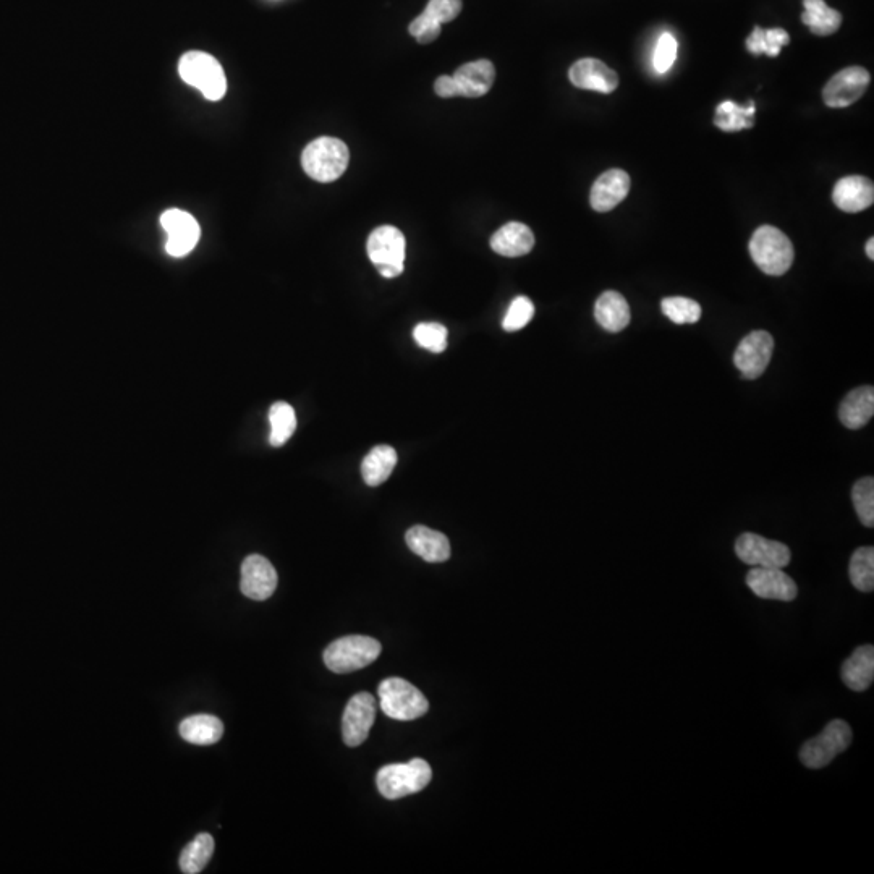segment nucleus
I'll use <instances>...</instances> for the list:
<instances>
[{
  "instance_id": "58836bf2",
  "label": "nucleus",
  "mask_w": 874,
  "mask_h": 874,
  "mask_svg": "<svg viewBox=\"0 0 874 874\" xmlns=\"http://www.w3.org/2000/svg\"><path fill=\"white\" fill-rule=\"evenodd\" d=\"M408 31H410V34H412L413 38H415L418 43L429 44L439 38V34H441V25L434 22L433 18H429L425 13H421L420 17H416L415 20L410 23Z\"/></svg>"
},
{
  "instance_id": "39448f33",
  "label": "nucleus",
  "mask_w": 874,
  "mask_h": 874,
  "mask_svg": "<svg viewBox=\"0 0 874 874\" xmlns=\"http://www.w3.org/2000/svg\"><path fill=\"white\" fill-rule=\"evenodd\" d=\"M179 73L208 101H221L227 91V78L221 64L206 52L191 51L180 59Z\"/></svg>"
},
{
  "instance_id": "ddd939ff",
  "label": "nucleus",
  "mask_w": 874,
  "mask_h": 874,
  "mask_svg": "<svg viewBox=\"0 0 874 874\" xmlns=\"http://www.w3.org/2000/svg\"><path fill=\"white\" fill-rule=\"evenodd\" d=\"M376 719V700L371 693L361 692L352 696L345 706L342 718V735L347 747H360L370 735Z\"/></svg>"
},
{
  "instance_id": "cd10ccee",
  "label": "nucleus",
  "mask_w": 874,
  "mask_h": 874,
  "mask_svg": "<svg viewBox=\"0 0 874 874\" xmlns=\"http://www.w3.org/2000/svg\"><path fill=\"white\" fill-rule=\"evenodd\" d=\"M214 849L216 844L211 834L203 832L196 836L180 855V870L185 874L201 873L213 857Z\"/></svg>"
},
{
  "instance_id": "f3484780",
  "label": "nucleus",
  "mask_w": 874,
  "mask_h": 874,
  "mask_svg": "<svg viewBox=\"0 0 874 874\" xmlns=\"http://www.w3.org/2000/svg\"><path fill=\"white\" fill-rule=\"evenodd\" d=\"M630 191V177L625 170L611 169L604 172L591 188V208L598 213H607L619 206Z\"/></svg>"
},
{
  "instance_id": "f8f14e48",
  "label": "nucleus",
  "mask_w": 874,
  "mask_h": 874,
  "mask_svg": "<svg viewBox=\"0 0 874 874\" xmlns=\"http://www.w3.org/2000/svg\"><path fill=\"white\" fill-rule=\"evenodd\" d=\"M162 229L166 230V251L174 258H183L193 251L201 237L200 224L191 214L180 209H169L161 216Z\"/></svg>"
},
{
  "instance_id": "aec40b11",
  "label": "nucleus",
  "mask_w": 874,
  "mask_h": 874,
  "mask_svg": "<svg viewBox=\"0 0 874 874\" xmlns=\"http://www.w3.org/2000/svg\"><path fill=\"white\" fill-rule=\"evenodd\" d=\"M405 541L408 548L426 562H433V564L446 562L450 557V543L447 536L423 525L410 528L405 535Z\"/></svg>"
},
{
  "instance_id": "412c9836",
  "label": "nucleus",
  "mask_w": 874,
  "mask_h": 874,
  "mask_svg": "<svg viewBox=\"0 0 874 874\" xmlns=\"http://www.w3.org/2000/svg\"><path fill=\"white\" fill-rule=\"evenodd\" d=\"M535 247V235L530 227L520 222H509L502 225L491 238V248L497 255L507 258H518L530 253Z\"/></svg>"
},
{
  "instance_id": "393cba45",
  "label": "nucleus",
  "mask_w": 874,
  "mask_h": 874,
  "mask_svg": "<svg viewBox=\"0 0 874 874\" xmlns=\"http://www.w3.org/2000/svg\"><path fill=\"white\" fill-rule=\"evenodd\" d=\"M183 740L193 745H214L222 739L224 724L209 714H198L182 721L179 727Z\"/></svg>"
},
{
  "instance_id": "1a4fd4ad",
  "label": "nucleus",
  "mask_w": 874,
  "mask_h": 874,
  "mask_svg": "<svg viewBox=\"0 0 874 874\" xmlns=\"http://www.w3.org/2000/svg\"><path fill=\"white\" fill-rule=\"evenodd\" d=\"M735 554L751 567L784 569L792 561V552L784 543L766 539L755 533H743L735 543Z\"/></svg>"
},
{
  "instance_id": "2eb2a0df",
  "label": "nucleus",
  "mask_w": 874,
  "mask_h": 874,
  "mask_svg": "<svg viewBox=\"0 0 874 874\" xmlns=\"http://www.w3.org/2000/svg\"><path fill=\"white\" fill-rule=\"evenodd\" d=\"M277 588V572L274 565L259 554H251L242 564L240 590L247 598L266 601Z\"/></svg>"
},
{
  "instance_id": "c756f323",
  "label": "nucleus",
  "mask_w": 874,
  "mask_h": 874,
  "mask_svg": "<svg viewBox=\"0 0 874 874\" xmlns=\"http://www.w3.org/2000/svg\"><path fill=\"white\" fill-rule=\"evenodd\" d=\"M269 423H271V434H269L271 446H284L297 429V416H295L292 405L287 404V402H277V404L272 405L271 410H269Z\"/></svg>"
},
{
  "instance_id": "0eeeda50",
  "label": "nucleus",
  "mask_w": 874,
  "mask_h": 874,
  "mask_svg": "<svg viewBox=\"0 0 874 874\" xmlns=\"http://www.w3.org/2000/svg\"><path fill=\"white\" fill-rule=\"evenodd\" d=\"M405 248L407 242L404 234L392 225H382L373 230L366 245L371 263L386 279H394L404 272Z\"/></svg>"
},
{
  "instance_id": "6e6552de",
  "label": "nucleus",
  "mask_w": 874,
  "mask_h": 874,
  "mask_svg": "<svg viewBox=\"0 0 874 874\" xmlns=\"http://www.w3.org/2000/svg\"><path fill=\"white\" fill-rule=\"evenodd\" d=\"M853 732L849 722L834 719L821 734L808 740L800 750V760L810 769L828 766L837 755L852 745Z\"/></svg>"
},
{
  "instance_id": "423d86ee",
  "label": "nucleus",
  "mask_w": 874,
  "mask_h": 874,
  "mask_svg": "<svg viewBox=\"0 0 874 874\" xmlns=\"http://www.w3.org/2000/svg\"><path fill=\"white\" fill-rule=\"evenodd\" d=\"M378 695L382 711L397 721H413L428 713L426 696L415 685L399 677L382 680Z\"/></svg>"
},
{
  "instance_id": "f704fd0d",
  "label": "nucleus",
  "mask_w": 874,
  "mask_h": 874,
  "mask_svg": "<svg viewBox=\"0 0 874 874\" xmlns=\"http://www.w3.org/2000/svg\"><path fill=\"white\" fill-rule=\"evenodd\" d=\"M416 344L429 352L442 353L447 348V329L439 323H421L413 331Z\"/></svg>"
},
{
  "instance_id": "4be33fe9",
  "label": "nucleus",
  "mask_w": 874,
  "mask_h": 874,
  "mask_svg": "<svg viewBox=\"0 0 874 874\" xmlns=\"http://www.w3.org/2000/svg\"><path fill=\"white\" fill-rule=\"evenodd\" d=\"M844 684L853 692H865L874 680V648L863 645L845 659L841 671Z\"/></svg>"
},
{
  "instance_id": "6ab92c4d",
  "label": "nucleus",
  "mask_w": 874,
  "mask_h": 874,
  "mask_svg": "<svg viewBox=\"0 0 874 874\" xmlns=\"http://www.w3.org/2000/svg\"><path fill=\"white\" fill-rule=\"evenodd\" d=\"M454 80L459 86L460 96L481 98L493 88L494 80H496V68L489 60H476V62L462 65L455 72Z\"/></svg>"
},
{
  "instance_id": "7c9ffc66",
  "label": "nucleus",
  "mask_w": 874,
  "mask_h": 874,
  "mask_svg": "<svg viewBox=\"0 0 874 874\" xmlns=\"http://www.w3.org/2000/svg\"><path fill=\"white\" fill-rule=\"evenodd\" d=\"M789 43L790 36L782 28L763 30L760 26H755L753 33L748 36L747 49L755 56L766 54L769 57H777L781 54L782 47Z\"/></svg>"
},
{
  "instance_id": "f03ea898",
  "label": "nucleus",
  "mask_w": 874,
  "mask_h": 874,
  "mask_svg": "<svg viewBox=\"0 0 874 874\" xmlns=\"http://www.w3.org/2000/svg\"><path fill=\"white\" fill-rule=\"evenodd\" d=\"M750 255L768 276H784L794 264V245L782 230L761 225L750 240Z\"/></svg>"
},
{
  "instance_id": "72a5a7b5",
  "label": "nucleus",
  "mask_w": 874,
  "mask_h": 874,
  "mask_svg": "<svg viewBox=\"0 0 874 874\" xmlns=\"http://www.w3.org/2000/svg\"><path fill=\"white\" fill-rule=\"evenodd\" d=\"M853 507L857 510L858 518L866 528L874 527V480L866 476L853 484L852 489Z\"/></svg>"
},
{
  "instance_id": "dca6fc26",
  "label": "nucleus",
  "mask_w": 874,
  "mask_h": 874,
  "mask_svg": "<svg viewBox=\"0 0 874 874\" xmlns=\"http://www.w3.org/2000/svg\"><path fill=\"white\" fill-rule=\"evenodd\" d=\"M569 78L580 90L611 94L619 86V77L612 68L598 59H582L570 67Z\"/></svg>"
},
{
  "instance_id": "ea45409f",
  "label": "nucleus",
  "mask_w": 874,
  "mask_h": 874,
  "mask_svg": "<svg viewBox=\"0 0 874 874\" xmlns=\"http://www.w3.org/2000/svg\"><path fill=\"white\" fill-rule=\"evenodd\" d=\"M434 91L441 98L460 96L459 86L455 83L454 77H447V75L437 78L436 83H434Z\"/></svg>"
},
{
  "instance_id": "f257e3e1",
  "label": "nucleus",
  "mask_w": 874,
  "mask_h": 874,
  "mask_svg": "<svg viewBox=\"0 0 874 874\" xmlns=\"http://www.w3.org/2000/svg\"><path fill=\"white\" fill-rule=\"evenodd\" d=\"M348 161H350V151L347 145L332 136H321L303 149V170L316 182H336L347 170Z\"/></svg>"
},
{
  "instance_id": "5701e85b",
  "label": "nucleus",
  "mask_w": 874,
  "mask_h": 874,
  "mask_svg": "<svg viewBox=\"0 0 874 874\" xmlns=\"http://www.w3.org/2000/svg\"><path fill=\"white\" fill-rule=\"evenodd\" d=\"M594 318L604 331L616 334V332L624 331L625 327L630 324L632 313H630L627 300L619 292L609 290V292H604L594 305Z\"/></svg>"
},
{
  "instance_id": "bb28decb",
  "label": "nucleus",
  "mask_w": 874,
  "mask_h": 874,
  "mask_svg": "<svg viewBox=\"0 0 874 874\" xmlns=\"http://www.w3.org/2000/svg\"><path fill=\"white\" fill-rule=\"evenodd\" d=\"M803 7L805 13L802 15V22L810 28L811 33L829 36L841 28V13L828 7L824 0H803Z\"/></svg>"
},
{
  "instance_id": "a19ab883",
  "label": "nucleus",
  "mask_w": 874,
  "mask_h": 874,
  "mask_svg": "<svg viewBox=\"0 0 874 874\" xmlns=\"http://www.w3.org/2000/svg\"><path fill=\"white\" fill-rule=\"evenodd\" d=\"M865 250H866V255H868V258H870L871 261H873V259H874V238H870V240H868V243H866Z\"/></svg>"
},
{
  "instance_id": "7ed1b4c3",
  "label": "nucleus",
  "mask_w": 874,
  "mask_h": 874,
  "mask_svg": "<svg viewBox=\"0 0 874 874\" xmlns=\"http://www.w3.org/2000/svg\"><path fill=\"white\" fill-rule=\"evenodd\" d=\"M382 646L378 640L365 635L342 637L327 646L324 651V664L336 674H350L370 666L381 654Z\"/></svg>"
},
{
  "instance_id": "9d476101",
  "label": "nucleus",
  "mask_w": 874,
  "mask_h": 874,
  "mask_svg": "<svg viewBox=\"0 0 874 874\" xmlns=\"http://www.w3.org/2000/svg\"><path fill=\"white\" fill-rule=\"evenodd\" d=\"M774 339L769 332L748 334L735 350L734 363L745 379L760 378L773 358Z\"/></svg>"
},
{
  "instance_id": "20e7f679",
  "label": "nucleus",
  "mask_w": 874,
  "mask_h": 874,
  "mask_svg": "<svg viewBox=\"0 0 874 874\" xmlns=\"http://www.w3.org/2000/svg\"><path fill=\"white\" fill-rule=\"evenodd\" d=\"M433 771L425 760L415 758L402 764H387L376 776L379 792L387 800H399L418 794L431 782Z\"/></svg>"
},
{
  "instance_id": "c9c22d12",
  "label": "nucleus",
  "mask_w": 874,
  "mask_h": 874,
  "mask_svg": "<svg viewBox=\"0 0 874 874\" xmlns=\"http://www.w3.org/2000/svg\"><path fill=\"white\" fill-rule=\"evenodd\" d=\"M533 316H535V305L530 298L517 297L514 302L510 303L509 310L502 321V327L507 332L520 331L530 323Z\"/></svg>"
},
{
  "instance_id": "4468645a",
  "label": "nucleus",
  "mask_w": 874,
  "mask_h": 874,
  "mask_svg": "<svg viewBox=\"0 0 874 874\" xmlns=\"http://www.w3.org/2000/svg\"><path fill=\"white\" fill-rule=\"evenodd\" d=\"M747 585L758 598L789 603L798 596L797 583L784 570L774 567H753L748 572Z\"/></svg>"
},
{
  "instance_id": "9b49d317",
  "label": "nucleus",
  "mask_w": 874,
  "mask_h": 874,
  "mask_svg": "<svg viewBox=\"0 0 874 874\" xmlns=\"http://www.w3.org/2000/svg\"><path fill=\"white\" fill-rule=\"evenodd\" d=\"M870 80V73L863 67L844 68L824 86V104L832 109L852 106L868 90Z\"/></svg>"
},
{
  "instance_id": "a211bd4d",
  "label": "nucleus",
  "mask_w": 874,
  "mask_h": 874,
  "mask_svg": "<svg viewBox=\"0 0 874 874\" xmlns=\"http://www.w3.org/2000/svg\"><path fill=\"white\" fill-rule=\"evenodd\" d=\"M832 200L844 213H862L874 201V185L862 175H849L839 180L832 191Z\"/></svg>"
},
{
  "instance_id": "c85d7f7f",
  "label": "nucleus",
  "mask_w": 874,
  "mask_h": 874,
  "mask_svg": "<svg viewBox=\"0 0 874 874\" xmlns=\"http://www.w3.org/2000/svg\"><path fill=\"white\" fill-rule=\"evenodd\" d=\"M755 102L751 101L748 107L739 106L734 101H724L719 104L714 115V124L724 132H739L743 128H751L755 125Z\"/></svg>"
},
{
  "instance_id": "4c0bfd02",
  "label": "nucleus",
  "mask_w": 874,
  "mask_h": 874,
  "mask_svg": "<svg viewBox=\"0 0 874 874\" xmlns=\"http://www.w3.org/2000/svg\"><path fill=\"white\" fill-rule=\"evenodd\" d=\"M460 12H462V0H429L428 7L423 13L442 25L455 20Z\"/></svg>"
},
{
  "instance_id": "2f4dec72",
  "label": "nucleus",
  "mask_w": 874,
  "mask_h": 874,
  "mask_svg": "<svg viewBox=\"0 0 874 874\" xmlns=\"http://www.w3.org/2000/svg\"><path fill=\"white\" fill-rule=\"evenodd\" d=\"M850 582L862 593L874 590V549L860 548L853 552L849 567Z\"/></svg>"
},
{
  "instance_id": "473e14b6",
  "label": "nucleus",
  "mask_w": 874,
  "mask_h": 874,
  "mask_svg": "<svg viewBox=\"0 0 874 874\" xmlns=\"http://www.w3.org/2000/svg\"><path fill=\"white\" fill-rule=\"evenodd\" d=\"M662 313L675 324H695L701 318L700 303L692 298L669 297L661 302Z\"/></svg>"
},
{
  "instance_id": "e433bc0d",
  "label": "nucleus",
  "mask_w": 874,
  "mask_h": 874,
  "mask_svg": "<svg viewBox=\"0 0 874 874\" xmlns=\"http://www.w3.org/2000/svg\"><path fill=\"white\" fill-rule=\"evenodd\" d=\"M675 59H677V39L674 38V34L664 33L659 38L658 46H656V51H654L653 62L656 72H669L672 65H674Z\"/></svg>"
},
{
  "instance_id": "a878e982",
  "label": "nucleus",
  "mask_w": 874,
  "mask_h": 874,
  "mask_svg": "<svg viewBox=\"0 0 874 874\" xmlns=\"http://www.w3.org/2000/svg\"><path fill=\"white\" fill-rule=\"evenodd\" d=\"M395 465L397 452L391 446L374 447L361 463V475L368 486H379L389 480Z\"/></svg>"
},
{
  "instance_id": "b1692460",
  "label": "nucleus",
  "mask_w": 874,
  "mask_h": 874,
  "mask_svg": "<svg viewBox=\"0 0 874 874\" xmlns=\"http://www.w3.org/2000/svg\"><path fill=\"white\" fill-rule=\"evenodd\" d=\"M874 415L873 386L858 387L847 394L839 408L842 425L849 429H860L868 425Z\"/></svg>"
}]
</instances>
